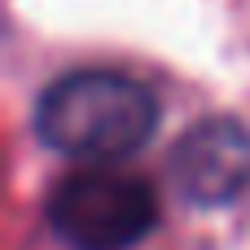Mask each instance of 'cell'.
Segmentation results:
<instances>
[{
  "label": "cell",
  "instance_id": "obj_3",
  "mask_svg": "<svg viewBox=\"0 0 250 250\" xmlns=\"http://www.w3.org/2000/svg\"><path fill=\"white\" fill-rule=\"evenodd\" d=\"M171 185L193 207H224L250 185V132L229 119H198L171 149Z\"/></svg>",
  "mask_w": 250,
  "mask_h": 250
},
{
  "label": "cell",
  "instance_id": "obj_2",
  "mask_svg": "<svg viewBox=\"0 0 250 250\" xmlns=\"http://www.w3.org/2000/svg\"><path fill=\"white\" fill-rule=\"evenodd\" d=\"M44 220L70 250H132L158 229V193L132 171H75L53 185Z\"/></svg>",
  "mask_w": 250,
  "mask_h": 250
},
{
  "label": "cell",
  "instance_id": "obj_1",
  "mask_svg": "<svg viewBox=\"0 0 250 250\" xmlns=\"http://www.w3.org/2000/svg\"><path fill=\"white\" fill-rule=\"evenodd\" d=\"M163 123V105L149 83L110 66L66 70L35 97V136L83 163H114L136 154Z\"/></svg>",
  "mask_w": 250,
  "mask_h": 250
}]
</instances>
